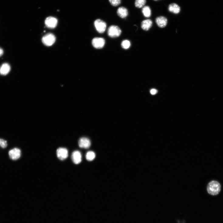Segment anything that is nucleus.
<instances>
[{"label":"nucleus","instance_id":"f257e3e1","mask_svg":"<svg viewBox=\"0 0 223 223\" xmlns=\"http://www.w3.org/2000/svg\"><path fill=\"white\" fill-rule=\"evenodd\" d=\"M221 185L219 182L217 181H213L210 182L207 187L208 193L212 196L218 195L221 190Z\"/></svg>","mask_w":223,"mask_h":223},{"label":"nucleus","instance_id":"f03ea898","mask_svg":"<svg viewBox=\"0 0 223 223\" xmlns=\"http://www.w3.org/2000/svg\"><path fill=\"white\" fill-rule=\"evenodd\" d=\"M122 31L120 28L116 26L112 25L110 26L108 30V36L111 38H116L120 36Z\"/></svg>","mask_w":223,"mask_h":223},{"label":"nucleus","instance_id":"7ed1b4c3","mask_svg":"<svg viewBox=\"0 0 223 223\" xmlns=\"http://www.w3.org/2000/svg\"><path fill=\"white\" fill-rule=\"evenodd\" d=\"M55 36L52 33H49L44 36L42 38V41L45 45L50 46L53 45L56 41Z\"/></svg>","mask_w":223,"mask_h":223},{"label":"nucleus","instance_id":"20e7f679","mask_svg":"<svg viewBox=\"0 0 223 223\" xmlns=\"http://www.w3.org/2000/svg\"><path fill=\"white\" fill-rule=\"evenodd\" d=\"M95 29L100 33H104L106 30L107 24L105 22L100 19L95 20L94 23Z\"/></svg>","mask_w":223,"mask_h":223},{"label":"nucleus","instance_id":"39448f33","mask_svg":"<svg viewBox=\"0 0 223 223\" xmlns=\"http://www.w3.org/2000/svg\"><path fill=\"white\" fill-rule=\"evenodd\" d=\"M92 45L97 49H101L104 46L105 43V39L102 38H95L92 41Z\"/></svg>","mask_w":223,"mask_h":223},{"label":"nucleus","instance_id":"423d86ee","mask_svg":"<svg viewBox=\"0 0 223 223\" xmlns=\"http://www.w3.org/2000/svg\"><path fill=\"white\" fill-rule=\"evenodd\" d=\"M57 157L60 160H64L68 156V151L66 148H59L57 150Z\"/></svg>","mask_w":223,"mask_h":223},{"label":"nucleus","instance_id":"0eeeda50","mask_svg":"<svg viewBox=\"0 0 223 223\" xmlns=\"http://www.w3.org/2000/svg\"><path fill=\"white\" fill-rule=\"evenodd\" d=\"M46 26L50 28H54L56 27L57 24V19L53 17L47 18L45 21Z\"/></svg>","mask_w":223,"mask_h":223},{"label":"nucleus","instance_id":"6e6552de","mask_svg":"<svg viewBox=\"0 0 223 223\" xmlns=\"http://www.w3.org/2000/svg\"><path fill=\"white\" fill-rule=\"evenodd\" d=\"M9 155L12 160H17L20 157L21 151L19 149L14 148L9 151Z\"/></svg>","mask_w":223,"mask_h":223},{"label":"nucleus","instance_id":"1a4fd4ad","mask_svg":"<svg viewBox=\"0 0 223 223\" xmlns=\"http://www.w3.org/2000/svg\"><path fill=\"white\" fill-rule=\"evenodd\" d=\"M78 145L80 147L87 149L89 148L91 145L90 140L85 137L82 138L78 141Z\"/></svg>","mask_w":223,"mask_h":223},{"label":"nucleus","instance_id":"9d476101","mask_svg":"<svg viewBox=\"0 0 223 223\" xmlns=\"http://www.w3.org/2000/svg\"><path fill=\"white\" fill-rule=\"evenodd\" d=\"M11 70L10 65L8 63H4L0 67V75L6 76L9 73Z\"/></svg>","mask_w":223,"mask_h":223},{"label":"nucleus","instance_id":"9b49d317","mask_svg":"<svg viewBox=\"0 0 223 223\" xmlns=\"http://www.w3.org/2000/svg\"><path fill=\"white\" fill-rule=\"evenodd\" d=\"M82 157L81 153L79 151H75L72 154V160L74 163L75 164H79L81 162Z\"/></svg>","mask_w":223,"mask_h":223},{"label":"nucleus","instance_id":"f8f14e48","mask_svg":"<svg viewBox=\"0 0 223 223\" xmlns=\"http://www.w3.org/2000/svg\"><path fill=\"white\" fill-rule=\"evenodd\" d=\"M156 22L158 26L160 28H164L167 23V19L163 16L157 17L156 19Z\"/></svg>","mask_w":223,"mask_h":223},{"label":"nucleus","instance_id":"ddd939ff","mask_svg":"<svg viewBox=\"0 0 223 223\" xmlns=\"http://www.w3.org/2000/svg\"><path fill=\"white\" fill-rule=\"evenodd\" d=\"M117 14L122 19L126 18L129 15L128 10L123 7L119 8L117 10Z\"/></svg>","mask_w":223,"mask_h":223},{"label":"nucleus","instance_id":"4468645a","mask_svg":"<svg viewBox=\"0 0 223 223\" xmlns=\"http://www.w3.org/2000/svg\"><path fill=\"white\" fill-rule=\"evenodd\" d=\"M152 25V20L150 19L146 20L142 22L141 27L143 30L147 31L151 27Z\"/></svg>","mask_w":223,"mask_h":223},{"label":"nucleus","instance_id":"2eb2a0df","mask_svg":"<svg viewBox=\"0 0 223 223\" xmlns=\"http://www.w3.org/2000/svg\"><path fill=\"white\" fill-rule=\"evenodd\" d=\"M168 9L170 12L176 14L179 13L180 11V6L175 3L170 4L169 6Z\"/></svg>","mask_w":223,"mask_h":223},{"label":"nucleus","instance_id":"dca6fc26","mask_svg":"<svg viewBox=\"0 0 223 223\" xmlns=\"http://www.w3.org/2000/svg\"><path fill=\"white\" fill-rule=\"evenodd\" d=\"M143 15L146 18H149L151 15V11L150 8L148 6L143 7L142 9Z\"/></svg>","mask_w":223,"mask_h":223},{"label":"nucleus","instance_id":"f3484780","mask_svg":"<svg viewBox=\"0 0 223 223\" xmlns=\"http://www.w3.org/2000/svg\"><path fill=\"white\" fill-rule=\"evenodd\" d=\"M146 2V0H136L135 6L136 8H141L144 7Z\"/></svg>","mask_w":223,"mask_h":223},{"label":"nucleus","instance_id":"a211bd4d","mask_svg":"<svg viewBox=\"0 0 223 223\" xmlns=\"http://www.w3.org/2000/svg\"><path fill=\"white\" fill-rule=\"evenodd\" d=\"M95 157V154L92 151L88 152L86 155V158L87 160L89 161L93 160L94 159Z\"/></svg>","mask_w":223,"mask_h":223},{"label":"nucleus","instance_id":"6ab92c4d","mask_svg":"<svg viewBox=\"0 0 223 223\" xmlns=\"http://www.w3.org/2000/svg\"><path fill=\"white\" fill-rule=\"evenodd\" d=\"M121 46L123 49L125 50L128 49L131 46L130 42L127 40H123Z\"/></svg>","mask_w":223,"mask_h":223},{"label":"nucleus","instance_id":"aec40b11","mask_svg":"<svg viewBox=\"0 0 223 223\" xmlns=\"http://www.w3.org/2000/svg\"><path fill=\"white\" fill-rule=\"evenodd\" d=\"M110 4L113 6L116 7L121 3V0H109Z\"/></svg>","mask_w":223,"mask_h":223},{"label":"nucleus","instance_id":"412c9836","mask_svg":"<svg viewBox=\"0 0 223 223\" xmlns=\"http://www.w3.org/2000/svg\"><path fill=\"white\" fill-rule=\"evenodd\" d=\"M0 146L3 148H5L7 146L6 141L3 139H0Z\"/></svg>","mask_w":223,"mask_h":223},{"label":"nucleus","instance_id":"4be33fe9","mask_svg":"<svg viewBox=\"0 0 223 223\" xmlns=\"http://www.w3.org/2000/svg\"><path fill=\"white\" fill-rule=\"evenodd\" d=\"M157 92V91L155 89H152L150 91V93L152 94H155Z\"/></svg>","mask_w":223,"mask_h":223},{"label":"nucleus","instance_id":"5701e85b","mask_svg":"<svg viewBox=\"0 0 223 223\" xmlns=\"http://www.w3.org/2000/svg\"><path fill=\"white\" fill-rule=\"evenodd\" d=\"M4 53V51L3 49L1 48V47H0V57H2Z\"/></svg>","mask_w":223,"mask_h":223},{"label":"nucleus","instance_id":"b1692460","mask_svg":"<svg viewBox=\"0 0 223 223\" xmlns=\"http://www.w3.org/2000/svg\"><path fill=\"white\" fill-rule=\"evenodd\" d=\"M154 1H157V0H154Z\"/></svg>","mask_w":223,"mask_h":223}]
</instances>
